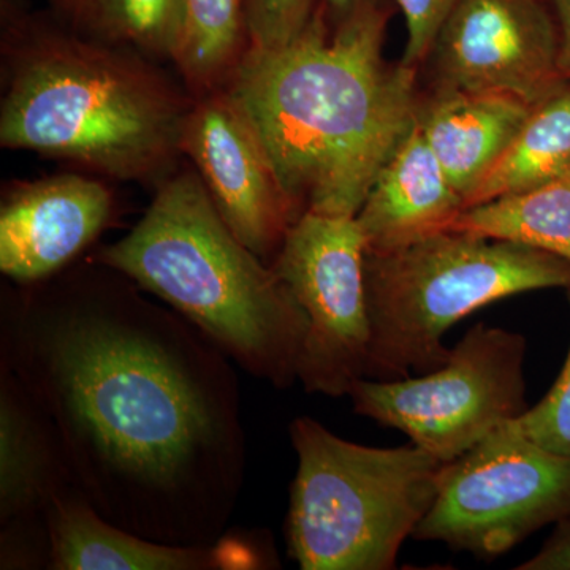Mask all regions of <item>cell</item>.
Instances as JSON below:
<instances>
[{
    "mask_svg": "<svg viewBox=\"0 0 570 570\" xmlns=\"http://www.w3.org/2000/svg\"><path fill=\"white\" fill-rule=\"evenodd\" d=\"M0 362L51 420L73 489L170 543L223 539L247 444L232 360L134 281L88 258L3 287Z\"/></svg>",
    "mask_w": 570,
    "mask_h": 570,
    "instance_id": "1",
    "label": "cell"
},
{
    "mask_svg": "<svg viewBox=\"0 0 570 570\" xmlns=\"http://www.w3.org/2000/svg\"><path fill=\"white\" fill-rule=\"evenodd\" d=\"M389 20L385 0L335 24L321 7L292 43L247 48L224 86L299 214L355 217L417 121V69L384 58Z\"/></svg>",
    "mask_w": 570,
    "mask_h": 570,
    "instance_id": "2",
    "label": "cell"
},
{
    "mask_svg": "<svg viewBox=\"0 0 570 570\" xmlns=\"http://www.w3.org/2000/svg\"><path fill=\"white\" fill-rule=\"evenodd\" d=\"M0 21L2 148L154 189L175 174L195 96L159 62L82 39L28 0H0Z\"/></svg>",
    "mask_w": 570,
    "mask_h": 570,
    "instance_id": "3",
    "label": "cell"
},
{
    "mask_svg": "<svg viewBox=\"0 0 570 570\" xmlns=\"http://www.w3.org/2000/svg\"><path fill=\"white\" fill-rule=\"evenodd\" d=\"M154 190L132 230L92 258L171 307L250 376L292 387L307 317L288 285L236 238L197 171L176 170Z\"/></svg>",
    "mask_w": 570,
    "mask_h": 570,
    "instance_id": "4",
    "label": "cell"
},
{
    "mask_svg": "<svg viewBox=\"0 0 570 570\" xmlns=\"http://www.w3.org/2000/svg\"><path fill=\"white\" fill-rule=\"evenodd\" d=\"M371 344L366 379L433 373L461 318L509 296L570 287V262L532 247L448 230L400 249L366 250Z\"/></svg>",
    "mask_w": 570,
    "mask_h": 570,
    "instance_id": "5",
    "label": "cell"
},
{
    "mask_svg": "<svg viewBox=\"0 0 570 570\" xmlns=\"http://www.w3.org/2000/svg\"><path fill=\"white\" fill-rule=\"evenodd\" d=\"M298 468L285 535L303 570L395 569L433 505L444 463L417 445L348 442L311 417L288 426Z\"/></svg>",
    "mask_w": 570,
    "mask_h": 570,
    "instance_id": "6",
    "label": "cell"
},
{
    "mask_svg": "<svg viewBox=\"0 0 570 570\" xmlns=\"http://www.w3.org/2000/svg\"><path fill=\"white\" fill-rule=\"evenodd\" d=\"M527 340L479 324L433 373L374 381L348 390L356 414L395 428L412 444L449 464L527 412L523 365Z\"/></svg>",
    "mask_w": 570,
    "mask_h": 570,
    "instance_id": "7",
    "label": "cell"
},
{
    "mask_svg": "<svg viewBox=\"0 0 570 570\" xmlns=\"http://www.w3.org/2000/svg\"><path fill=\"white\" fill-rule=\"evenodd\" d=\"M569 515L570 456L540 448L509 422L445 464L412 539L491 560Z\"/></svg>",
    "mask_w": 570,
    "mask_h": 570,
    "instance_id": "8",
    "label": "cell"
},
{
    "mask_svg": "<svg viewBox=\"0 0 570 570\" xmlns=\"http://www.w3.org/2000/svg\"><path fill=\"white\" fill-rule=\"evenodd\" d=\"M365 255L355 217L305 212L272 262L307 317L298 362L306 392L347 396L354 382L366 376L371 324Z\"/></svg>",
    "mask_w": 570,
    "mask_h": 570,
    "instance_id": "9",
    "label": "cell"
},
{
    "mask_svg": "<svg viewBox=\"0 0 570 570\" xmlns=\"http://www.w3.org/2000/svg\"><path fill=\"white\" fill-rule=\"evenodd\" d=\"M428 58L434 94L504 92L535 107L568 82L543 0H460Z\"/></svg>",
    "mask_w": 570,
    "mask_h": 570,
    "instance_id": "10",
    "label": "cell"
},
{
    "mask_svg": "<svg viewBox=\"0 0 570 570\" xmlns=\"http://www.w3.org/2000/svg\"><path fill=\"white\" fill-rule=\"evenodd\" d=\"M183 154L236 238L272 265L302 214L227 89L195 96L184 127Z\"/></svg>",
    "mask_w": 570,
    "mask_h": 570,
    "instance_id": "11",
    "label": "cell"
},
{
    "mask_svg": "<svg viewBox=\"0 0 570 570\" xmlns=\"http://www.w3.org/2000/svg\"><path fill=\"white\" fill-rule=\"evenodd\" d=\"M112 212L110 189L86 175L17 184L0 208V272L20 285L58 275L102 235Z\"/></svg>",
    "mask_w": 570,
    "mask_h": 570,
    "instance_id": "12",
    "label": "cell"
},
{
    "mask_svg": "<svg viewBox=\"0 0 570 570\" xmlns=\"http://www.w3.org/2000/svg\"><path fill=\"white\" fill-rule=\"evenodd\" d=\"M45 520L52 570H254L277 564L257 539L228 532L209 543L142 538L105 520L75 489L52 501Z\"/></svg>",
    "mask_w": 570,
    "mask_h": 570,
    "instance_id": "13",
    "label": "cell"
},
{
    "mask_svg": "<svg viewBox=\"0 0 570 570\" xmlns=\"http://www.w3.org/2000/svg\"><path fill=\"white\" fill-rule=\"evenodd\" d=\"M466 208L415 121L356 214L366 250L400 249L450 230Z\"/></svg>",
    "mask_w": 570,
    "mask_h": 570,
    "instance_id": "14",
    "label": "cell"
},
{
    "mask_svg": "<svg viewBox=\"0 0 570 570\" xmlns=\"http://www.w3.org/2000/svg\"><path fill=\"white\" fill-rule=\"evenodd\" d=\"M73 489L61 439L9 365L0 362V527L45 520Z\"/></svg>",
    "mask_w": 570,
    "mask_h": 570,
    "instance_id": "15",
    "label": "cell"
},
{
    "mask_svg": "<svg viewBox=\"0 0 570 570\" xmlns=\"http://www.w3.org/2000/svg\"><path fill=\"white\" fill-rule=\"evenodd\" d=\"M532 108L504 92L433 94L420 104V129L464 206Z\"/></svg>",
    "mask_w": 570,
    "mask_h": 570,
    "instance_id": "16",
    "label": "cell"
},
{
    "mask_svg": "<svg viewBox=\"0 0 570 570\" xmlns=\"http://www.w3.org/2000/svg\"><path fill=\"white\" fill-rule=\"evenodd\" d=\"M56 20L82 39L174 62L184 37V0H48Z\"/></svg>",
    "mask_w": 570,
    "mask_h": 570,
    "instance_id": "17",
    "label": "cell"
},
{
    "mask_svg": "<svg viewBox=\"0 0 570 570\" xmlns=\"http://www.w3.org/2000/svg\"><path fill=\"white\" fill-rule=\"evenodd\" d=\"M450 230L517 243L570 262V171L531 189L468 206Z\"/></svg>",
    "mask_w": 570,
    "mask_h": 570,
    "instance_id": "18",
    "label": "cell"
},
{
    "mask_svg": "<svg viewBox=\"0 0 570 570\" xmlns=\"http://www.w3.org/2000/svg\"><path fill=\"white\" fill-rule=\"evenodd\" d=\"M570 171V81L532 108L468 206L517 194Z\"/></svg>",
    "mask_w": 570,
    "mask_h": 570,
    "instance_id": "19",
    "label": "cell"
},
{
    "mask_svg": "<svg viewBox=\"0 0 570 570\" xmlns=\"http://www.w3.org/2000/svg\"><path fill=\"white\" fill-rule=\"evenodd\" d=\"M249 47L242 0H184L175 66L194 96L224 88Z\"/></svg>",
    "mask_w": 570,
    "mask_h": 570,
    "instance_id": "20",
    "label": "cell"
},
{
    "mask_svg": "<svg viewBox=\"0 0 570 570\" xmlns=\"http://www.w3.org/2000/svg\"><path fill=\"white\" fill-rule=\"evenodd\" d=\"M247 48L273 50L298 39L321 10L322 0H242Z\"/></svg>",
    "mask_w": 570,
    "mask_h": 570,
    "instance_id": "21",
    "label": "cell"
},
{
    "mask_svg": "<svg viewBox=\"0 0 570 570\" xmlns=\"http://www.w3.org/2000/svg\"><path fill=\"white\" fill-rule=\"evenodd\" d=\"M568 302L570 306V287ZM510 425L540 448L570 456V347L560 376L534 407H528Z\"/></svg>",
    "mask_w": 570,
    "mask_h": 570,
    "instance_id": "22",
    "label": "cell"
},
{
    "mask_svg": "<svg viewBox=\"0 0 570 570\" xmlns=\"http://www.w3.org/2000/svg\"><path fill=\"white\" fill-rule=\"evenodd\" d=\"M406 21L407 41L404 66L419 69L433 48L439 31L460 0H393Z\"/></svg>",
    "mask_w": 570,
    "mask_h": 570,
    "instance_id": "23",
    "label": "cell"
},
{
    "mask_svg": "<svg viewBox=\"0 0 570 570\" xmlns=\"http://www.w3.org/2000/svg\"><path fill=\"white\" fill-rule=\"evenodd\" d=\"M517 570H570V515L558 521L542 549Z\"/></svg>",
    "mask_w": 570,
    "mask_h": 570,
    "instance_id": "24",
    "label": "cell"
},
{
    "mask_svg": "<svg viewBox=\"0 0 570 570\" xmlns=\"http://www.w3.org/2000/svg\"><path fill=\"white\" fill-rule=\"evenodd\" d=\"M558 29V66L570 81V0H547Z\"/></svg>",
    "mask_w": 570,
    "mask_h": 570,
    "instance_id": "25",
    "label": "cell"
},
{
    "mask_svg": "<svg viewBox=\"0 0 570 570\" xmlns=\"http://www.w3.org/2000/svg\"><path fill=\"white\" fill-rule=\"evenodd\" d=\"M371 2L374 0H322V7H324L328 21L335 24Z\"/></svg>",
    "mask_w": 570,
    "mask_h": 570,
    "instance_id": "26",
    "label": "cell"
}]
</instances>
